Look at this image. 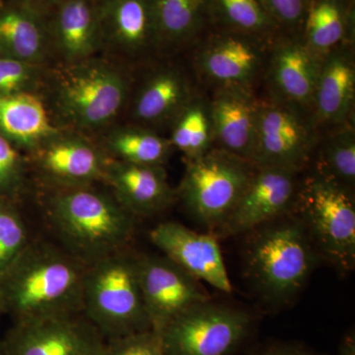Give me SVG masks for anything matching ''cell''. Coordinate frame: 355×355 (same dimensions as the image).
Masks as SVG:
<instances>
[{"instance_id":"cell-39","label":"cell","mask_w":355,"mask_h":355,"mask_svg":"<svg viewBox=\"0 0 355 355\" xmlns=\"http://www.w3.org/2000/svg\"><path fill=\"white\" fill-rule=\"evenodd\" d=\"M3 3H4L3 0H0V6H3Z\"/></svg>"},{"instance_id":"cell-30","label":"cell","mask_w":355,"mask_h":355,"mask_svg":"<svg viewBox=\"0 0 355 355\" xmlns=\"http://www.w3.org/2000/svg\"><path fill=\"white\" fill-rule=\"evenodd\" d=\"M316 172L352 191L355 184V132L349 125L334 128L318 149Z\"/></svg>"},{"instance_id":"cell-36","label":"cell","mask_w":355,"mask_h":355,"mask_svg":"<svg viewBox=\"0 0 355 355\" xmlns=\"http://www.w3.org/2000/svg\"><path fill=\"white\" fill-rule=\"evenodd\" d=\"M261 355H312L305 350L297 349V347H273L272 349L266 350Z\"/></svg>"},{"instance_id":"cell-1","label":"cell","mask_w":355,"mask_h":355,"mask_svg":"<svg viewBox=\"0 0 355 355\" xmlns=\"http://www.w3.org/2000/svg\"><path fill=\"white\" fill-rule=\"evenodd\" d=\"M87 266L64 248L31 241L0 277V312L14 323L83 312Z\"/></svg>"},{"instance_id":"cell-18","label":"cell","mask_w":355,"mask_h":355,"mask_svg":"<svg viewBox=\"0 0 355 355\" xmlns=\"http://www.w3.org/2000/svg\"><path fill=\"white\" fill-rule=\"evenodd\" d=\"M32 155L40 172L64 188L105 181L109 158L83 135L60 132Z\"/></svg>"},{"instance_id":"cell-29","label":"cell","mask_w":355,"mask_h":355,"mask_svg":"<svg viewBox=\"0 0 355 355\" xmlns=\"http://www.w3.org/2000/svg\"><path fill=\"white\" fill-rule=\"evenodd\" d=\"M214 26L220 31L272 39L279 28L266 12L261 0H211Z\"/></svg>"},{"instance_id":"cell-3","label":"cell","mask_w":355,"mask_h":355,"mask_svg":"<svg viewBox=\"0 0 355 355\" xmlns=\"http://www.w3.org/2000/svg\"><path fill=\"white\" fill-rule=\"evenodd\" d=\"M116 60L93 57L46 70L53 110L62 123L79 132L109 127L125 108L132 83Z\"/></svg>"},{"instance_id":"cell-34","label":"cell","mask_w":355,"mask_h":355,"mask_svg":"<svg viewBox=\"0 0 355 355\" xmlns=\"http://www.w3.org/2000/svg\"><path fill=\"white\" fill-rule=\"evenodd\" d=\"M105 355H166L158 331H139L106 340Z\"/></svg>"},{"instance_id":"cell-40","label":"cell","mask_w":355,"mask_h":355,"mask_svg":"<svg viewBox=\"0 0 355 355\" xmlns=\"http://www.w3.org/2000/svg\"><path fill=\"white\" fill-rule=\"evenodd\" d=\"M0 355H3V352H2L1 347H0Z\"/></svg>"},{"instance_id":"cell-22","label":"cell","mask_w":355,"mask_h":355,"mask_svg":"<svg viewBox=\"0 0 355 355\" xmlns=\"http://www.w3.org/2000/svg\"><path fill=\"white\" fill-rule=\"evenodd\" d=\"M352 44H343L322 58L312 118L315 125L334 128L349 125L355 101V64Z\"/></svg>"},{"instance_id":"cell-20","label":"cell","mask_w":355,"mask_h":355,"mask_svg":"<svg viewBox=\"0 0 355 355\" xmlns=\"http://www.w3.org/2000/svg\"><path fill=\"white\" fill-rule=\"evenodd\" d=\"M259 103L252 89L217 88L209 102L214 147L252 161Z\"/></svg>"},{"instance_id":"cell-28","label":"cell","mask_w":355,"mask_h":355,"mask_svg":"<svg viewBox=\"0 0 355 355\" xmlns=\"http://www.w3.org/2000/svg\"><path fill=\"white\" fill-rule=\"evenodd\" d=\"M169 141L187 161L200 157L214 147L209 104L196 95L172 123Z\"/></svg>"},{"instance_id":"cell-12","label":"cell","mask_w":355,"mask_h":355,"mask_svg":"<svg viewBox=\"0 0 355 355\" xmlns=\"http://www.w3.org/2000/svg\"><path fill=\"white\" fill-rule=\"evenodd\" d=\"M137 275L151 329L161 333L193 306L209 301L200 282L165 256L137 257Z\"/></svg>"},{"instance_id":"cell-26","label":"cell","mask_w":355,"mask_h":355,"mask_svg":"<svg viewBox=\"0 0 355 355\" xmlns=\"http://www.w3.org/2000/svg\"><path fill=\"white\" fill-rule=\"evenodd\" d=\"M354 27V0H311L301 38L313 53L323 58L352 44Z\"/></svg>"},{"instance_id":"cell-8","label":"cell","mask_w":355,"mask_h":355,"mask_svg":"<svg viewBox=\"0 0 355 355\" xmlns=\"http://www.w3.org/2000/svg\"><path fill=\"white\" fill-rule=\"evenodd\" d=\"M251 324L245 311L209 300L184 311L159 334L166 355H231Z\"/></svg>"},{"instance_id":"cell-38","label":"cell","mask_w":355,"mask_h":355,"mask_svg":"<svg viewBox=\"0 0 355 355\" xmlns=\"http://www.w3.org/2000/svg\"><path fill=\"white\" fill-rule=\"evenodd\" d=\"M338 355H355V340L354 335L345 336L340 345Z\"/></svg>"},{"instance_id":"cell-31","label":"cell","mask_w":355,"mask_h":355,"mask_svg":"<svg viewBox=\"0 0 355 355\" xmlns=\"http://www.w3.org/2000/svg\"><path fill=\"white\" fill-rule=\"evenodd\" d=\"M31 239L19 212L0 200V277L29 246Z\"/></svg>"},{"instance_id":"cell-32","label":"cell","mask_w":355,"mask_h":355,"mask_svg":"<svg viewBox=\"0 0 355 355\" xmlns=\"http://www.w3.org/2000/svg\"><path fill=\"white\" fill-rule=\"evenodd\" d=\"M46 67L0 55V95L35 93L44 83Z\"/></svg>"},{"instance_id":"cell-2","label":"cell","mask_w":355,"mask_h":355,"mask_svg":"<svg viewBox=\"0 0 355 355\" xmlns=\"http://www.w3.org/2000/svg\"><path fill=\"white\" fill-rule=\"evenodd\" d=\"M49 216L65 251L86 266L127 250L135 232V217L92 184L53 196Z\"/></svg>"},{"instance_id":"cell-5","label":"cell","mask_w":355,"mask_h":355,"mask_svg":"<svg viewBox=\"0 0 355 355\" xmlns=\"http://www.w3.org/2000/svg\"><path fill=\"white\" fill-rule=\"evenodd\" d=\"M83 312L106 340L150 330L137 256L123 250L87 266Z\"/></svg>"},{"instance_id":"cell-15","label":"cell","mask_w":355,"mask_h":355,"mask_svg":"<svg viewBox=\"0 0 355 355\" xmlns=\"http://www.w3.org/2000/svg\"><path fill=\"white\" fill-rule=\"evenodd\" d=\"M149 238L163 256L198 282L225 293L232 291L218 238L214 233L196 232L183 224L167 221L154 227Z\"/></svg>"},{"instance_id":"cell-21","label":"cell","mask_w":355,"mask_h":355,"mask_svg":"<svg viewBox=\"0 0 355 355\" xmlns=\"http://www.w3.org/2000/svg\"><path fill=\"white\" fill-rule=\"evenodd\" d=\"M105 183L133 216H150L171 205L175 198L163 166L140 165L108 159Z\"/></svg>"},{"instance_id":"cell-4","label":"cell","mask_w":355,"mask_h":355,"mask_svg":"<svg viewBox=\"0 0 355 355\" xmlns=\"http://www.w3.org/2000/svg\"><path fill=\"white\" fill-rule=\"evenodd\" d=\"M291 214L251 231L245 251L248 277L275 305L287 304L300 293L317 261L305 224Z\"/></svg>"},{"instance_id":"cell-9","label":"cell","mask_w":355,"mask_h":355,"mask_svg":"<svg viewBox=\"0 0 355 355\" xmlns=\"http://www.w3.org/2000/svg\"><path fill=\"white\" fill-rule=\"evenodd\" d=\"M316 125L309 114L272 99L259 103L252 162L300 173L317 149Z\"/></svg>"},{"instance_id":"cell-25","label":"cell","mask_w":355,"mask_h":355,"mask_svg":"<svg viewBox=\"0 0 355 355\" xmlns=\"http://www.w3.org/2000/svg\"><path fill=\"white\" fill-rule=\"evenodd\" d=\"M160 50H178L198 41L214 26L211 0H153Z\"/></svg>"},{"instance_id":"cell-35","label":"cell","mask_w":355,"mask_h":355,"mask_svg":"<svg viewBox=\"0 0 355 355\" xmlns=\"http://www.w3.org/2000/svg\"><path fill=\"white\" fill-rule=\"evenodd\" d=\"M279 30L293 36L302 33L311 0H261Z\"/></svg>"},{"instance_id":"cell-37","label":"cell","mask_w":355,"mask_h":355,"mask_svg":"<svg viewBox=\"0 0 355 355\" xmlns=\"http://www.w3.org/2000/svg\"><path fill=\"white\" fill-rule=\"evenodd\" d=\"M14 1L22 2V3L34 7V8L38 9V10L44 13L51 6L60 2V0H14Z\"/></svg>"},{"instance_id":"cell-14","label":"cell","mask_w":355,"mask_h":355,"mask_svg":"<svg viewBox=\"0 0 355 355\" xmlns=\"http://www.w3.org/2000/svg\"><path fill=\"white\" fill-rule=\"evenodd\" d=\"M266 41L239 33H216L198 51V71L217 88L252 89L268 62Z\"/></svg>"},{"instance_id":"cell-17","label":"cell","mask_w":355,"mask_h":355,"mask_svg":"<svg viewBox=\"0 0 355 355\" xmlns=\"http://www.w3.org/2000/svg\"><path fill=\"white\" fill-rule=\"evenodd\" d=\"M53 57L80 62L102 51L99 0H60L44 12Z\"/></svg>"},{"instance_id":"cell-23","label":"cell","mask_w":355,"mask_h":355,"mask_svg":"<svg viewBox=\"0 0 355 355\" xmlns=\"http://www.w3.org/2000/svg\"><path fill=\"white\" fill-rule=\"evenodd\" d=\"M0 55L46 67L55 57L44 13L14 0L0 6Z\"/></svg>"},{"instance_id":"cell-7","label":"cell","mask_w":355,"mask_h":355,"mask_svg":"<svg viewBox=\"0 0 355 355\" xmlns=\"http://www.w3.org/2000/svg\"><path fill=\"white\" fill-rule=\"evenodd\" d=\"M257 167L252 161L212 147L187 161L178 196L191 216L214 233L234 209Z\"/></svg>"},{"instance_id":"cell-24","label":"cell","mask_w":355,"mask_h":355,"mask_svg":"<svg viewBox=\"0 0 355 355\" xmlns=\"http://www.w3.org/2000/svg\"><path fill=\"white\" fill-rule=\"evenodd\" d=\"M36 93L0 95V135L16 148L34 153L60 132Z\"/></svg>"},{"instance_id":"cell-41","label":"cell","mask_w":355,"mask_h":355,"mask_svg":"<svg viewBox=\"0 0 355 355\" xmlns=\"http://www.w3.org/2000/svg\"><path fill=\"white\" fill-rule=\"evenodd\" d=\"M1 315H2V314H1V312H0V316H1Z\"/></svg>"},{"instance_id":"cell-33","label":"cell","mask_w":355,"mask_h":355,"mask_svg":"<svg viewBox=\"0 0 355 355\" xmlns=\"http://www.w3.org/2000/svg\"><path fill=\"white\" fill-rule=\"evenodd\" d=\"M25 180L24 161L18 148L0 135V198L19 195Z\"/></svg>"},{"instance_id":"cell-10","label":"cell","mask_w":355,"mask_h":355,"mask_svg":"<svg viewBox=\"0 0 355 355\" xmlns=\"http://www.w3.org/2000/svg\"><path fill=\"white\" fill-rule=\"evenodd\" d=\"M3 355H105L106 340L83 312L14 323Z\"/></svg>"},{"instance_id":"cell-16","label":"cell","mask_w":355,"mask_h":355,"mask_svg":"<svg viewBox=\"0 0 355 355\" xmlns=\"http://www.w3.org/2000/svg\"><path fill=\"white\" fill-rule=\"evenodd\" d=\"M272 46L266 62L270 99L312 116L322 58L306 46L301 36L277 40Z\"/></svg>"},{"instance_id":"cell-11","label":"cell","mask_w":355,"mask_h":355,"mask_svg":"<svg viewBox=\"0 0 355 355\" xmlns=\"http://www.w3.org/2000/svg\"><path fill=\"white\" fill-rule=\"evenodd\" d=\"M298 174L282 168L257 167L234 209L214 234L217 238L247 234L291 214L300 186Z\"/></svg>"},{"instance_id":"cell-13","label":"cell","mask_w":355,"mask_h":355,"mask_svg":"<svg viewBox=\"0 0 355 355\" xmlns=\"http://www.w3.org/2000/svg\"><path fill=\"white\" fill-rule=\"evenodd\" d=\"M102 51L119 62L160 53L153 0H99Z\"/></svg>"},{"instance_id":"cell-19","label":"cell","mask_w":355,"mask_h":355,"mask_svg":"<svg viewBox=\"0 0 355 355\" xmlns=\"http://www.w3.org/2000/svg\"><path fill=\"white\" fill-rule=\"evenodd\" d=\"M196 94L189 77L174 65H163L149 72L135 91L130 106L135 125L163 127L178 116Z\"/></svg>"},{"instance_id":"cell-6","label":"cell","mask_w":355,"mask_h":355,"mask_svg":"<svg viewBox=\"0 0 355 355\" xmlns=\"http://www.w3.org/2000/svg\"><path fill=\"white\" fill-rule=\"evenodd\" d=\"M314 246L336 270L355 266V202L352 191L315 172L300 183L295 209Z\"/></svg>"},{"instance_id":"cell-27","label":"cell","mask_w":355,"mask_h":355,"mask_svg":"<svg viewBox=\"0 0 355 355\" xmlns=\"http://www.w3.org/2000/svg\"><path fill=\"white\" fill-rule=\"evenodd\" d=\"M101 149L113 160L140 165L163 166L173 150L169 139L153 128L123 125L112 128L103 139Z\"/></svg>"}]
</instances>
